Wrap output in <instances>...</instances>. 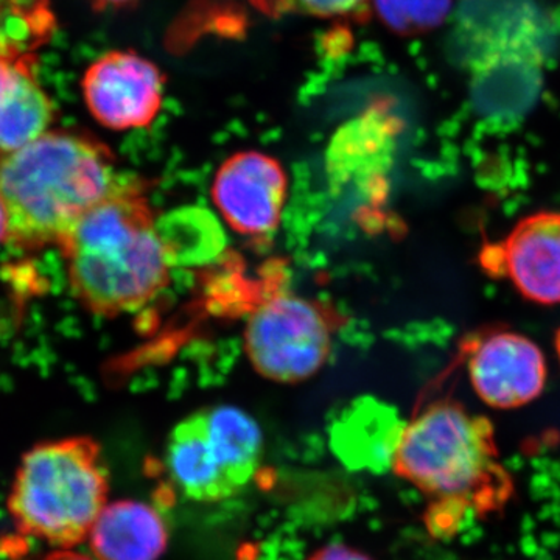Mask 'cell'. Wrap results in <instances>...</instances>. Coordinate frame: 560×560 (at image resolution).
I'll use <instances>...</instances> for the list:
<instances>
[{
  "label": "cell",
  "mask_w": 560,
  "mask_h": 560,
  "mask_svg": "<svg viewBox=\"0 0 560 560\" xmlns=\"http://www.w3.org/2000/svg\"><path fill=\"white\" fill-rule=\"evenodd\" d=\"M370 5L390 31L415 35L442 24L452 0H370Z\"/></svg>",
  "instance_id": "cell-16"
},
{
  "label": "cell",
  "mask_w": 560,
  "mask_h": 560,
  "mask_svg": "<svg viewBox=\"0 0 560 560\" xmlns=\"http://www.w3.org/2000/svg\"><path fill=\"white\" fill-rule=\"evenodd\" d=\"M57 25L51 0H0V156L27 145L57 120L39 77L40 50Z\"/></svg>",
  "instance_id": "cell-5"
},
{
  "label": "cell",
  "mask_w": 560,
  "mask_h": 560,
  "mask_svg": "<svg viewBox=\"0 0 560 560\" xmlns=\"http://www.w3.org/2000/svg\"><path fill=\"white\" fill-rule=\"evenodd\" d=\"M337 316L323 302L276 294L250 313L243 341L250 366L267 381H308L329 360Z\"/></svg>",
  "instance_id": "cell-6"
},
{
  "label": "cell",
  "mask_w": 560,
  "mask_h": 560,
  "mask_svg": "<svg viewBox=\"0 0 560 560\" xmlns=\"http://www.w3.org/2000/svg\"><path fill=\"white\" fill-rule=\"evenodd\" d=\"M307 560H371L364 552L355 548L346 547V545L334 544L319 548L313 552Z\"/></svg>",
  "instance_id": "cell-18"
},
{
  "label": "cell",
  "mask_w": 560,
  "mask_h": 560,
  "mask_svg": "<svg viewBox=\"0 0 560 560\" xmlns=\"http://www.w3.org/2000/svg\"><path fill=\"white\" fill-rule=\"evenodd\" d=\"M88 544L95 560H160L167 550V523L142 501H114L95 522Z\"/></svg>",
  "instance_id": "cell-13"
},
{
  "label": "cell",
  "mask_w": 560,
  "mask_h": 560,
  "mask_svg": "<svg viewBox=\"0 0 560 560\" xmlns=\"http://www.w3.org/2000/svg\"><path fill=\"white\" fill-rule=\"evenodd\" d=\"M158 230L173 267L208 260L223 248V238H198L219 234L221 228L208 210L184 209L158 220Z\"/></svg>",
  "instance_id": "cell-15"
},
{
  "label": "cell",
  "mask_w": 560,
  "mask_h": 560,
  "mask_svg": "<svg viewBox=\"0 0 560 560\" xmlns=\"http://www.w3.org/2000/svg\"><path fill=\"white\" fill-rule=\"evenodd\" d=\"M559 350H560V337H559Z\"/></svg>",
  "instance_id": "cell-22"
},
{
  "label": "cell",
  "mask_w": 560,
  "mask_h": 560,
  "mask_svg": "<svg viewBox=\"0 0 560 560\" xmlns=\"http://www.w3.org/2000/svg\"><path fill=\"white\" fill-rule=\"evenodd\" d=\"M167 466L176 488L194 501L215 503L241 492L209 433L206 410L194 412L173 429Z\"/></svg>",
  "instance_id": "cell-11"
},
{
  "label": "cell",
  "mask_w": 560,
  "mask_h": 560,
  "mask_svg": "<svg viewBox=\"0 0 560 560\" xmlns=\"http://www.w3.org/2000/svg\"><path fill=\"white\" fill-rule=\"evenodd\" d=\"M492 460L488 420L441 400L405 425L393 469L431 495L463 499L486 480Z\"/></svg>",
  "instance_id": "cell-4"
},
{
  "label": "cell",
  "mask_w": 560,
  "mask_h": 560,
  "mask_svg": "<svg viewBox=\"0 0 560 560\" xmlns=\"http://www.w3.org/2000/svg\"><path fill=\"white\" fill-rule=\"evenodd\" d=\"M36 560H95L92 556L83 555L75 548H55L54 551L47 552L46 556Z\"/></svg>",
  "instance_id": "cell-19"
},
{
  "label": "cell",
  "mask_w": 560,
  "mask_h": 560,
  "mask_svg": "<svg viewBox=\"0 0 560 560\" xmlns=\"http://www.w3.org/2000/svg\"><path fill=\"white\" fill-rule=\"evenodd\" d=\"M9 241V219H7L5 208L0 200V243Z\"/></svg>",
  "instance_id": "cell-21"
},
{
  "label": "cell",
  "mask_w": 560,
  "mask_h": 560,
  "mask_svg": "<svg viewBox=\"0 0 560 560\" xmlns=\"http://www.w3.org/2000/svg\"><path fill=\"white\" fill-rule=\"evenodd\" d=\"M113 149L86 131L51 130L0 156V200L20 250L60 246L119 184Z\"/></svg>",
  "instance_id": "cell-2"
},
{
  "label": "cell",
  "mask_w": 560,
  "mask_h": 560,
  "mask_svg": "<svg viewBox=\"0 0 560 560\" xmlns=\"http://www.w3.org/2000/svg\"><path fill=\"white\" fill-rule=\"evenodd\" d=\"M58 248L70 293L102 318L140 311L171 283L173 264L158 230L150 186L138 175L124 173Z\"/></svg>",
  "instance_id": "cell-1"
},
{
  "label": "cell",
  "mask_w": 560,
  "mask_h": 560,
  "mask_svg": "<svg viewBox=\"0 0 560 560\" xmlns=\"http://www.w3.org/2000/svg\"><path fill=\"white\" fill-rule=\"evenodd\" d=\"M270 14L298 13L316 18L363 16L370 0H250Z\"/></svg>",
  "instance_id": "cell-17"
},
{
  "label": "cell",
  "mask_w": 560,
  "mask_h": 560,
  "mask_svg": "<svg viewBox=\"0 0 560 560\" xmlns=\"http://www.w3.org/2000/svg\"><path fill=\"white\" fill-rule=\"evenodd\" d=\"M471 388L499 410L536 400L547 385V360L539 346L511 330L489 331L475 342L467 360Z\"/></svg>",
  "instance_id": "cell-9"
},
{
  "label": "cell",
  "mask_w": 560,
  "mask_h": 560,
  "mask_svg": "<svg viewBox=\"0 0 560 560\" xmlns=\"http://www.w3.org/2000/svg\"><path fill=\"white\" fill-rule=\"evenodd\" d=\"M164 91V73L132 50L106 51L81 79L84 105L110 131L149 128L160 116Z\"/></svg>",
  "instance_id": "cell-7"
},
{
  "label": "cell",
  "mask_w": 560,
  "mask_h": 560,
  "mask_svg": "<svg viewBox=\"0 0 560 560\" xmlns=\"http://www.w3.org/2000/svg\"><path fill=\"white\" fill-rule=\"evenodd\" d=\"M95 11L121 10L138 3V0H86Z\"/></svg>",
  "instance_id": "cell-20"
},
{
  "label": "cell",
  "mask_w": 560,
  "mask_h": 560,
  "mask_svg": "<svg viewBox=\"0 0 560 560\" xmlns=\"http://www.w3.org/2000/svg\"><path fill=\"white\" fill-rule=\"evenodd\" d=\"M500 275L525 300L560 304V212L530 213L497 246Z\"/></svg>",
  "instance_id": "cell-10"
},
{
  "label": "cell",
  "mask_w": 560,
  "mask_h": 560,
  "mask_svg": "<svg viewBox=\"0 0 560 560\" xmlns=\"http://www.w3.org/2000/svg\"><path fill=\"white\" fill-rule=\"evenodd\" d=\"M108 495L101 445L90 436H72L25 453L7 510L21 536L54 548H77L90 539Z\"/></svg>",
  "instance_id": "cell-3"
},
{
  "label": "cell",
  "mask_w": 560,
  "mask_h": 560,
  "mask_svg": "<svg viewBox=\"0 0 560 560\" xmlns=\"http://www.w3.org/2000/svg\"><path fill=\"white\" fill-rule=\"evenodd\" d=\"M405 425L389 405L363 397L335 420L331 448L350 469L382 474L393 467Z\"/></svg>",
  "instance_id": "cell-12"
},
{
  "label": "cell",
  "mask_w": 560,
  "mask_h": 560,
  "mask_svg": "<svg viewBox=\"0 0 560 560\" xmlns=\"http://www.w3.org/2000/svg\"><path fill=\"white\" fill-rule=\"evenodd\" d=\"M289 195V176L276 158L238 151L220 165L210 197L228 226L243 237H270L278 230Z\"/></svg>",
  "instance_id": "cell-8"
},
{
  "label": "cell",
  "mask_w": 560,
  "mask_h": 560,
  "mask_svg": "<svg viewBox=\"0 0 560 560\" xmlns=\"http://www.w3.org/2000/svg\"><path fill=\"white\" fill-rule=\"evenodd\" d=\"M206 415L210 434L223 452L235 485L241 490L246 488L259 469L264 447L260 427L241 408L231 405L209 408Z\"/></svg>",
  "instance_id": "cell-14"
}]
</instances>
